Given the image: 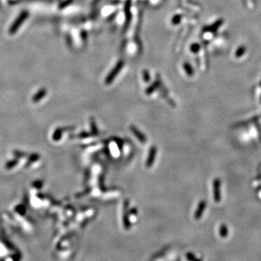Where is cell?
Masks as SVG:
<instances>
[{"mask_svg":"<svg viewBox=\"0 0 261 261\" xmlns=\"http://www.w3.org/2000/svg\"><path fill=\"white\" fill-rule=\"evenodd\" d=\"M213 194L214 201L219 203L221 200V181L215 178L213 182Z\"/></svg>","mask_w":261,"mask_h":261,"instance_id":"obj_1","label":"cell"},{"mask_svg":"<svg viewBox=\"0 0 261 261\" xmlns=\"http://www.w3.org/2000/svg\"><path fill=\"white\" fill-rule=\"evenodd\" d=\"M28 15H29V13L26 11L22 12V13L20 14L19 17H18L17 19L15 20V22L13 23V25H11V27L10 28V34H13V33H15L16 30H18V28L20 26L21 24H22V23L24 22V21L26 20V18H28Z\"/></svg>","mask_w":261,"mask_h":261,"instance_id":"obj_2","label":"cell"},{"mask_svg":"<svg viewBox=\"0 0 261 261\" xmlns=\"http://www.w3.org/2000/svg\"><path fill=\"white\" fill-rule=\"evenodd\" d=\"M207 206V203L205 200H201L199 203L198 206H197V208L196 211H195L194 213V218L195 219H199L202 216H203V214L204 213V210H205Z\"/></svg>","mask_w":261,"mask_h":261,"instance_id":"obj_3","label":"cell"},{"mask_svg":"<svg viewBox=\"0 0 261 261\" xmlns=\"http://www.w3.org/2000/svg\"><path fill=\"white\" fill-rule=\"evenodd\" d=\"M155 155H156V150H155V147H152V149H150V155H149V157H148V160H147V166L148 167L151 166L152 164H153V162H154V160H155Z\"/></svg>","mask_w":261,"mask_h":261,"instance_id":"obj_4","label":"cell"},{"mask_svg":"<svg viewBox=\"0 0 261 261\" xmlns=\"http://www.w3.org/2000/svg\"><path fill=\"white\" fill-rule=\"evenodd\" d=\"M46 95V91L44 89H41V90H39L38 92H37L36 95H35L34 97H33V102H38L43 98Z\"/></svg>","mask_w":261,"mask_h":261,"instance_id":"obj_5","label":"cell"},{"mask_svg":"<svg viewBox=\"0 0 261 261\" xmlns=\"http://www.w3.org/2000/svg\"><path fill=\"white\" fill-rule=\"evenodd\" d=\"M219 235L222 238H226L229 235V229H228L226 225L221 224L220 226Z\"/></svg>","mask_w":261,"mask_h":261,"instance_id":"obj_6","label":"cell"},{"mask_svg":"<svg viewBox=\"0 0 261 261\" xmlns=\"http://www.w3.org/2000/svg\"><path fill=\"white\" fill-rule=\"evenodd\" d=\"M131 131H133V133H134L136 137L139 139V140H140L142 142H146V138L144 137V136L143 135L140 131H139V130H137V129L136 128V127H131Z\"/></svg>","mask_w":261,"mask_h":261,"instance_id":"obj_7","label":"cell"},{"mask_svg":"<svg viewBox=\"0 0 261 261\" xmlns=\"http://www.w3.org/2000/svg\"><path fill=\"white\" fill-rule=\"evenodd\" d=\"M28 157H29V160H28L27 161L26 166H29V165L33 163V162H36V160H38L39 159V155L37 153H33L30 154Z\"/></svg>","mask_w":261,"mask_h":261,"instance_id":"obj_8","label":"cell"},{"mask_svg":"<svg viewBox=\"0 0 261 261\" xmlns=\"http://www.w3.org/2000/svg\"><path fill=\"white\" fill-rule=\"evenodd\" d=\"M18 163V159L11 160L8 161V163L5 164V168L8 169V170H10V169H12L13 168H14V167H15Z\"/></svg>","mask_w":261,"mask_h":261,"instance_id":"obj_9","label":"cell"},{"mask_svg":"<svg viewBox=\"0 0 261 261\" xmlns=\"http://www.w3.org/2000/svg\"><path fill=\"white\" fill-rule=\"evenodd\" d=\"M15 210L17 213L20 214L21 215H24L25 213V208L23 204H19V205L16 206Z\"/></svg>","mask_w":261,"mask_h":261,"instance_id":"obj_10","label":"cell"},{"mask_svg":"<svg viewBox=\"0 0 261 261\" xmlns=\"http://www.w3.org/2000/svg\"><path fill=\"white\" fill-rule=\"evenodd\" d=\"M187 259L189 261H202L201 259H198L192 253H187Z\"/></svg>","mask_w":261,"mask_h":261,"instance_id":"obj_11","label":"cell"},{"mask_svg":"<svg viewBox=\"0 0 261 261\" xmlns=\"http://www.w3.org/2000/svg\"><path fill=\"white\" fill-rule=\"evenodd\" d=\"M13 155L15 157H18V158H21V157H25L26 156V153L20 151H15L13 152Z\"/></svg>","mask_w":261,"mask_h":261,"instance_id":"obj_12","label":"cell"},{"mask_svg":"<svg viewBox=\"0 0 261 261\" xmlns=\"http://www.w3.org/2000/svg\"><path fill=\"white\" fill-rule=\"evenodd\" d=\"M41 186H42V183L41 182H40V181H36V182H35L34 183V187L36 188H40V187H41Z\"/></svg>","mask_w":261,"mask_h":261,"instance_id":"obj_13","label":"cell"},{"mask_svg":"<svg viewBox=\"0 0 261 261\" xmlns=\"http://www.w3.org/2000/svg\"><path fill=\"white\" fill-rule=\"evenodd\" d=\"M0 261H4V260H1Z\"/></svg>","mask_w":261,"mask_h":261,"instance_id":"obj_14","label":"cell"}]
</instances>
